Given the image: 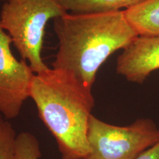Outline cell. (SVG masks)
Masks as SVG:
<instances>
[{"instance_id":"8","label":"cell","mask_w":159,"mask_h":159,"mask_svg":"<svg viewBox=\"0 0 159 159\" xmlns=\"http://www.w3.org/2000/svg\"><path fill=\"white\" fill-rule=\"evenodd\" d=\"M144 0H59L69 13H97L121 11L138 5Z\"/></svg>"},{"instance_id":"7","label":"cell","mask_w":159,"mask_h":159,"mask_svg":"<svg viewBox=\"0 0 159 159\" xmlns=\"http://www.w3.org/2000/svg\"><path fill=\"white\" fill-rule=\"evenodd\" d=\"M124 13L139 35H159V0H144Z\"/></svg>"},{"instance_id":"3","label":"cell","mask_w":159,"mask_h":159,"mask_svg":"<svg viewBox=\"0 0 159 159\" xmlns=\"http://www.w3.org/2000/svg\"><path fill=\"white\" fill-rule=\"evenodd\" d=\"M67 13L59 0H8L3 4L2 27L35 74L49 69L41 57L47 22Z\"/></svg>"},{"instance_id":"2","label":"cell","mask_w":159,"mask_h":159,"mask_svg":"<svg viewBox=\"0 0 159 159\" xmlns=\"http://www.w3.org/2000/svg\"><path fill=\"white\" fill-rule=\"evenodd\" d=\"M30 98L62 159H84L90 151L87 133L94 106L92 89L70 71L49 68L35 74Z\"/></svg>"},{"instance_id":"5","label":"cell","mask_w":159,"mask_h":159,"mask_svg":"<svg viewBox=\"0 0 159 159\" xmlns=\"http://www.w3.org/2000/svg\"><path fill=\"white\" fill-rule=\"evenodd\" d=\"M11 38L0 21V114L15 119L30 98L35 73L25 60H17L11 51Z\"/></svg>"},{"instance_id":"11","label":"cell","mask_w":159,"mask_h":159,"mask_svg":"<svg viewBox=\"0 0 159 159\" xmlns=\"http://www.w3.org/2000/svg\"><path fill=\"white\" fill-rule=\"evenodd\" d=\"M136 159H159V143L144 151Z\"/></svg>"},{"instance_id":"10","label":"cell","mask_w":159,"mask_h":159,"mask_svg":"<svg viewBox=\"0 0 159 159\" xmlns=\"http://www.w3.org/2000/svg\"><path fill=\"white\" fill-rule=\"evenodd\" d=\"M39 142L29 132L18 134L16 159H39L41 157Z\"/></svg>"},{"instance_id":"9","label":"cell","mask_w":159,"mask_h":159,"mask_svg":"<svg viewBox=\"0 0 159 159\" xmlns=\"http://www.w3.org/2000/svg\"><path fill=\"white\" fill-rule=\"evenodd\" d=\"M17 138L13 125L0 114V159H16Z\"/></svg>"},{"instance_id":"1","label":"cell","mask_w":159,"mask_h":159,"mask_svg":"<svg viewBox=\"0 0 159 159\" xmlns=\"http://www.w3.org/2000/svg\"><path fill=\"white\" fill-rule=\"evenodd\" d=\"M59 41L52 68L73 73L92 89L97 73L106 60L124 49L138 33L125 17L124 11L97 13H72L53 19Z\"/></svg>"},{"instance_id":"12","label":"cell","mask_w":159,"mask_h":159,"mask_svg":"<svg viewBox=\"0 0 159 159\" xmlns=\"http://www.w3.org/2000/svg\"><path fill=\"white\" fill-rule=\"evenodd\" d=\"M3 1H5V2H7V1H8V0H3Z\"/></svg>"},{"instance_id":"6","label":"cell","mask_w":159,"mask_h":159,"mask_svg":"<svg viewBox=\"0 0 159 159\" xmlns=\"http://www.w3.org/2000/svg\"><path fill=\"white\" fill-rule=\"evenodd\" d=\"M159 69V35H139L117 57L116 71L131 83L142 84Z\"/></svg>"},{"instance_id":"4","label":"cell","mask_w":159,"mask_h":159,"mask_svg":"<svg viewBox=\"0 0 159 159\" xmlns=\"http://www.w3.org/2000/svg\"><path fill=\"white\" fill-rule=\"evenodd\" d=\"M87 137L90 151L84 159H136L159 143V129L150 119L116 126L92 114Z\"/></svg>"}]
</instances>
